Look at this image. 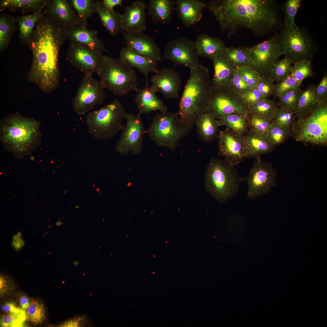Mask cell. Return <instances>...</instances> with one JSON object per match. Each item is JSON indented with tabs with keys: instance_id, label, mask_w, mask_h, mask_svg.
<instances>
[{
	"instance_id": "obj_18",
	"label": "cell",
	"mask_w": 327,
	"mask_h": 327,
	"mask_svg": "<svg viewBox=\"0 0 327 327\" xmlns=\"http://www.w3.org/2000/svg\"><path fill=\"white\" fill-rule=\"evenodd\" d=\"M218 139V154L235 166L247 157L244 136L235 134L228 128L219 132Z\"/></svg>"
},
{
	"instance_id": "obj_17",
	"label": "cell",
	"mask_w": 327,
	"mask_h": 327,
	"mask_svg": "<svg viewBox=\"0 0 327 327\" xmlns=\"http://www.w3.org/2000/svg\"><path fill=\"white\" fill-rule=\"evenodd\" d=\"M104 56L101 52L78 43L70 44L67 54L71 65L84 75H92L96 73L103 63Z\"/></svg>"
},
{
	"instance_id": "obj_57",
	"label": "cell",
	"mask_w": 327,
	"mask_h": 327,
	"mask_svg": "<svg viewBox=\"0 0 327 327\" xmlns=\"http://www.w3.org/2000/svg\"><path fill=\"white\" fill-rule=\"evenodd\" d=\"M11 283L6 276L0 275V295L2 297L9 293L12 288Z\"/></svg>"
},
{
	"instance_id": "obj_9",
	"label": "cell",
	"mask_w": 327,
	"mask_h": 327,
	"mask_svg": "<svg viewBox=\"0 0 327 327\" xmlns=\"http://www.w3.org/2000/svg\"><path fill=\"white\" fill-rule=\"evenodd\" d=\"M280 29L281 51L285 57L293 63L312 60L319 47L306 28L296 26Z\"/></svg>"
},
{
	"instance_id": "obj_36",
	"label": "cell",
	"mask_w": 327,
	"mask_h": 327,
	"mask_svg": "<svg viewBox=\"0 0 327 327\" xmlns=\"http://www.w3.org/2000/svg\"><path fill=\"white\" fill-rule=\"evenodd\" d=\"M18 27L16 18L6 13L0 15V52L8 48L12 35Z\"/></svg>"
},
{
	"instance_id": "obj_56",
	"label": "cell",
	"mask_w": 327,
	"mask_h": 327,
	"mask_svg": "<svg viewBox=\"0 0 327 327\" xmlns=\"http://www.w3.org/2000/svg\"><path fill=\"white\" fill-rule=\"evenodd\" d=\"M86 316H78L64 322L60 327H80L86 325L88 323Z\"/></svg>"
},
{
	"instance_id": "obj_11",
	"label": "cell",
	"mask_w": 327,
	"mask_h": 327,
	"mask_svg": "<svg viewBox=\"0 0 327 327\" xmlns=\"http://www.w3.org/2000/svg\"><path fill=\"white\" fill-rule=\"evenodd\" d=\"M249 61V66L260 75L268 76L282 55L281 38L278 32L267 40L251 47H243Z\"/></svg>"
},
{
	"instance_id": "obj_1",
	"label": "cell",
	"mask_w": 327,
	"mask_h": 327,
	"mask_svg": "<svg viewBox=\"0 0 327 327\" xmlns=\"http://www.w3.org/2000/svg\"><path fill=\"white\" fill-rule=\"evenodd\" d=\"M208 8L229 37L241 27L249 29L256 36L267 35L278 32L282 25L275 0H212Z\"/></svg>"
},
{
	"instance_id": "obj_49",
	"label": "cell",
	"mask_w": 327,
	"mask_h": 327,
	"mask_svg": "<svg viewBox=\"0 0 327 327\" xmlns=\"http://www.w3.org/2000/svg\"><path fill=\"white\" fill-rule=\"evenodd\" d=\"M300 85L290 75L275 84L272 95L279 98L287 92L299 88Z\"/></svg>"
},
{
	"instance_id": "obj_6",
	"label": "cell",
	"mask_w": 327,
	"mask_h": 327,
	"mask_svg": "<svg viewBox=\"0 0 327 327\" xmlns=\"http://www.w3.org/2000/svg\"><path fill=\"white\" fill-rule=\"evenodd\" d=\"M96 73L104 88L115 95H124L138 90L135 71L128 63L120 58L104 55L103 63Z\"/></svg>"
},
{
	"instance_id": "obj_38",
	"label": "cell",
	"mask_w": 327,
	"mask_h": 327,
	"mask_svg": "<svg viewBox=\"0 0 327 327\" xmlns=\"http://www.w3.org/2000/svg\"><path fill=\"white\" fill-rule=\"evenodd\" d=\"M74 8L80 21V25H88L87 19L96 12V1L94 0H70Z\"/></svg>"
},
{
	"instance_id": "obj_2",
	"label": "cell",
	"mask_w": 327,
	"mask_h": 327,
	"mask_svg": "<svg viewBox=\"0 0 327 327\" xmlns=\"http://www.w3.org/2000/svg\"><path fill=\"white\" fill-rule=\"evenodd\" d=\"M67 29L46 15L35 25L27 45L32 60L29 81L46 93L59 85V58L61 48L67 39Z\"/></svg>"
},
{
	"instance_id": "obj_61",
	"label": "cell",
	"mask_w": 327,
	"mask_h": 327,
	"mask_svg": "<svg viewBox=\"0 0 327 327\" xmlns=\"http://www.w3.org/2000/svg\"><path fill=\"white\" fill-rule=\"evenodd\" d=\"M122 0H103L102 1L104 6L107 9L113 10L114 8L117 5H122Z\"/></svg>"
},
{
	"instance_id": "obj_14",
	"label": "cell",
	"mask_w": 327,
	"mask_h": 327,
	"mask_svg": "<svg viewBox=\"0 0 327 327\" xmlns=\"http://www.w3.org/2000/svg\"><path fill=\"white\" fill-rule=\"evenodd\" d=\"M141 114L140 111L136 115L126 113V124L123 126L120 137L115 145L116 151L121 155H126L129 152L134 155L141 153L143 135L145 133Z\"/></svg>"
},
{
	"instance_id": "obj_37",
	"label": "cell",
	"mask_w": 327,
	"mask_h": 327,
	"mask_svg": "<svg viewBox=\"0 0 327 327\" xmlns=\"http://www.w3.org/2000/svg\"><path fill=\"white\" fill-rule=\"evenodd\" d=\"M221 126H225L234 133L245 136L248 132L249 125L246 117L236 114L224 115L218 119Z\"/></svg>"
},
{
	"instance_id": "obj_7",
	"label": "cell",
	"mask_w": 327,
	"mask_h": 327,
	"mask_svg": "<svg viewBox=\"0 0 327 327\" xmlns=\"http://www.w3.org/2000/svg\"><path fill=\"white\" fill-rule=\"evenodd\" d=\"M126 113L123 105L115 99L101 109L88 113L85 119L88 131L96 140L111 138L121 130Z\"/></svg>"
},
{
	"instance_id": "obj_64",
	"label": "cell",
	"mask_w": 327,
	"mask_h": 327,
	"mask_svg": "<svg viewBox=\"0 0 327 327\" xmlns=\"http://www.w3.org/2000/svg\"><path fill=\"white\" fill-rule=\"evenodd\" d=\"M79 206L78 205L75 206L74 207L76 209H78L79 208Z\"/></svg>"
},
{
	"instance_id": "obj_23",
	"label": "cell",
	"mask_w": 327,
	"mask_h": 327,
	"mask_svg": "<svg viewBox=\"0 0 327 327\" xmlns=\"http://www.w3.org/2000/svg\"><path fill=\"white\" fill-rule=\"evenodd\" d=\"M97 31L77 25L67 29V38L71 43H78L101 52H108L103 41L97 36Z\"/></svg>"
},
{
	"instance_id": "obj_16",
	"label": "cell",
	"mask_w": 327,
	"mask_h": 327,
	"mask_svg": "<svg viewBox=\"0 0 327 327\" xmlns=\"http://www.w3.org/2000/svg\"><path fill=\"white\" fill-rule=\"evenodd\" d=\"M199 56L195 42L181 37L167 44L161 60H170L174 67L182 64L190 69L199 64Z\"/></svg>"
},
{
	"instance_id": "obj_8",
	"label": "cell",
	"mask_w": 327,
	"mask_h": 327,
	"mask_svg": "<svg viewBox=\"0 0 327 327\" xmlns=\"http://www.w3.org/2000/svg\"><path fill=\"white\" fill-rule=\"evenodd\" d=\"M152 121L145 133H147L150 139L158 146L172 150L176 149L181 140L193 127L182 122L178 112L156 113Z\"/></svg>"
},
{
	"instance_id": "obj_26",
	"label": "cell",
	"mask_w": 327,
	"mask_h": 327,
	"mask_svg": "<svg viewBox=\"0 0 327 327\" xmlns=\"http://www.w3.org/2000/svg\"><path fill=\"white\" fill-rule=\"evenodd\" d=\"M120 58L124 60L132 68H137L146 78L151 72L156 73L157 61L148 58L127 46L123 48L120 53Z\"/></svg>"
},
{
	"instance_id": "obj_15",
	"label": "cell",
	"mask_w": 327,
	"mask_h": 327,
	"mask_svg": "<svg viewBox=\"0 0 327 327\" xmlns=\"http://www.w3.org/2000/svg\"><path fill=\"white\" fill-rule=\"evenodd\" d=\"M104 89L100 80L94 78L92 75H84L72 100L74 111L83 114L102 104L104 99Z\"/></svg>"
},
{
	"instance_id": "obj_58",
	"label": "cell",
	"mask_w": 327,
	"mask_h": 327,
	"mask_svg": "<svg viewBox=\"0 0 327 327\" xmlns=\"http://www.w3.org/2000/svg\"><path fill=\"white\" fill-rule=\"evenodd\" d=\"M25 242L22 237L21 233L18 231L13 236L12 246L16 251L20 250L25 245Z\"/></svg>"
},
{
	"instance_id": "obj_27",
	"label": "cell",
	"mask_w": 327,
	"mask_h": 327,
	"mask_svg": "<svg viewBox=\"0 0 327 327\" xmlns=\"http://www.w3.org/2000/svg\"><path fill=\"white\" fill-rule=\"evenodd\" d=\"M134 101L137 108L142 114H149L159 111L160 113L167 111V107L164 102L153 92L148 86L136 91Z\"/></svg>"
},
{
	"instance_id": "obj_39",
	"label": "cell",
	"mask_w": 327,
	"mask_h": 327,
	"mask_svg": "<svg viewBox=\"0 0 327 327\" xmlns=\"http://www.w3.org/2000/svg\"><path fill=\"white\" fill-rule=\"evenodd\" d=\"M302 2L301 0H287L281 6L279 5L283 15L281 28L297 26L295 22V18Z\"/></svg>"
},
{
	"instance_id": "obj_31",
	"label": "cell",
	"mask_w": 327,
	"mask_h": 327,
	"mask_svg": "<svg viewBox=\"0 0 327 327\" xmlns=\"http://www.w3.org/2000/svg\"><path fill=\"white\" fill-rule=\"evenodd\" d=\"M175 2L172 0H150L147 6L152 21L164 24L170 21Z\"/></svg>"
},
{
	"instance_id": "obj_13",
	"label": "cell",
	"mask_w": 327,
	"mask_h": 327,
	"mask_svg": "<svg viewBox=\"0 0 327 327\" xmlns=\"http://www.w3.org/2000/svg\"><path fill=\"white\" fill-rule=\"evenodd\" d=\"M207 112L216 119L231 114L247 118L250 114L249 106L230 87L211 90Z\"/></svg>"
},
{
	"instance_id": "obj_53",
	"label": "cell",
	"mask_w": 327,
	"mask_h": 327,
	"mask_svg": "<svg viewBox=\"0 0 327 327\" xmlns=\"http://www.w3.org/2000/svg\"><path fill=\"white\" fill-rule=\"evenodd\" d=\"M230 87L238 95L245 92L250 88L243 79L237 68H236L231 79Z\"/></svg>"
},
{
	"instance_id": "obj_40",
	"label": "cell",
	"mask_w": 327,
	"mask_h": 327,
	"mask_svg": "<svg viewBox=\"0 0 327 327\" xmlns=\"http://www.w3.org/2000/svg\"><path fill=\"white\" fill-rule=\"evenodd\" d=\"M277 104L268 98L263 99L249 106V114L263 117L272 121L278 108Z\"/></svg>"
},
{
	"instance_id": "obj_60",
	"label": "cell",
	"mask_w": 327,
	"mask_h": 327,
	"mask_svg": "<svg viewBox=\"0 0 327 327\" xmlns=\"http://www.w3.org/2000/svg\"><path fill=\"white\" fill-rule=\"evenodd\" d=\"M31 300L25 295H23L20 296L19 303L21 309L26 312L31 304Z\"/></svg>"
},
{
	"instance_id": "obj_45",
	"label": "cell",
	"mask_w": 327,
	"mask_h": 327,
	"mask_svg": "<svg viewBox=\"0 0 327 327\" xmlns=\"http://www.w3.org/2000/svg\"><path fill=\"white\" fill-rule=\"evenodd\" d=\"M291 130L290 126L282 127L272 122L267 133V137L274 147L285 140L289 135Z\"/></svg>"
},
{
	"instance_id": "obj_48",
	"label": "cell",
	"mask_w": 327,
	"mask_h": 327,
	"mask_svg": "<svg viewBox=\"0 0 327 327\" xmlns=\"http://www.w3.org/2000/svg\"><path fill=\"white\" fill-rule=\"evenodd\" d=\"M295 117L293 111L280 107L276 110L272 121L281 126L290 127L294 124Z\"/></svg>"
},
{
	"instance_id": "obj_52",
	"label": "cell",
	"mask_w": 327,
	"mask_h": 327,
	"mask_svg": "<svg viewBox=\"0 0 327 327\" xmlns=\"http://www.w3.org/2000/svg\"><path fill=\"white\" fill-rule=\"evenodd\" d=\"M243 79L250 88L256 87L260 75L249 66L237 68Z\"/></svg>"
},
{
	"instance_id": "obj_44",
	"label": "cell",
	"mask_w": 327,
	"mask_h": 327,
	"mask_svg": "<svg viewBox=\"0 0 327 327\" xmlns=\"http://www.w3.org/2000/svg\"><path fill=\"white\" fill-rule=\"evenodd\" d=\"M26 319L34 325L42 324L45 320V309L44 305L32 299L26 311Z\"/></svg>"
},
{
	"instance_id": "obj_20",
	"label": "cell",
	"mask_w": 327,
	"mask_h": 327,
	"mask_svg": "<svg viewBox=\"0 0 327 327\" xmlns=\"http://www.w3.org/2000/svg\"><path fill=\"white\" fill-rule=\"evenodd\" d=\"M44 9L46 15L67 29L80 25L76 11L70 0H48Z\"/></svg>"
},
{
	"instance_id": "obj_35",
	"label": "cell",
	"mask_w": 327,
	"mask_h": 327,
	"mask_svg": "<svg viewBox=\"0 0 327 327\" xmlns=\"http://www.w3.org/2000/svg\"><path fill=\"white\" fill-rule=\"evenodd\" d=\"M316 87L311 86L302 91L297 104L294 111L298 119L303 118L310 114L318 104L315 94Z\"/></svg>"
},
{
	"instance_id": "obj_3",
	"label": "cell",
	"mask_w": 327,
	"mask_h": 327,
	"mask_svg": "<svg viewBox=\"0 0 327 327\" xmlns=\"http://www.w3.org/2000/svg\"><path fill=\"white\" fill-rule=\"evenodd\" d=\"M190 77L179 103L180 119L193 127L202 114L207 112L211 89L208 69L198 64L191 68Z\"/></svg>"
},
{
	"instance_id": "obj_30",
	"label": "cell",
	"mask_w": 327,
	"mask_h": 327,
	"mask_svg": "<svg viewBox=\"0 0 327 327\" xmlns=\"http://www.w3.org/2000/svg\"><path fill=\"white\" fill-rule=\"evenodd\" d=\"M195 124L199 137L206 142L214 140L220 131L219 120L207 112L200 116Z\"/></svg>"
},
{
	"instance_id": "obj_19",
	"label": "cell",
	"mask_w": 327,
	"mask_h": 327,
	"mask_svg": "<svg viewBox=\"0 0 327 327\" xmlns=\"http://www.w3.org/2000/svg\"><path fill=\"white\" fill-rule=\"evenodd\" d=\"M151 90L162 93L167 99L178 98L181 84L179 73L169 68L157 70L151 78Z\"/></svg>"
},
{
	"instance_id": "obj_24",
	"label": "cell",
	"mask_w": 327,
	"mask_h": 327,
	"mask_svg": "<svg viewBox=\"0 0 327 327\" xmlns=\"http://www.w3.org/2000/svg\"><path fill=\"white\" fill-rule=\"evenodd\" d=\"M214 69L213 78L211 81V90L230 87V82L236 67L224 54L212 59Z\"/></svg>"
},
{
	"instance_id": "obj_41",
	"label": "cell",
	"mask_w": 327,
	"mask_h": 327,
	"mask_svg": "<svg viewBox=\"0 0 327 327\" xmlns=\"http://www.w3.org/2000/svg\"><path fill=\"white\" fill-rule=\"evenodd\" d=\"M223 54L236 68L249 66V60L243 47H226Z\"/></svg>"
},
{
	"instance_id": "obj_54",
	"label": "cell",
	"mask_w": 327,
	"mask_h": 327,
	"mask_svg": "<svg viewBox=\"0 0 327 327\" xmlns=\"http://www.w3.org/2000/svg\"><path fill=\"white\" fill-rule=\"evenodd\" d=\"M239 95L244 102L248 106L266 99L256 87L250 88Z\"/></svg>"
},
{
	"instance_id": "obj_63",
	"label": "cell",
	"mask_w": 327,
	"mask_h": 327,
	"mask_svg": "<svg viewBox=\"0 0 327 327\" xmlns=\"http://www.w3.org/2000/svg\"><path fill=\"white\" fill-rule=\"evenodd\" d=\"M79 263L78 261H74L73 262V264L74 266H77L79 264Z\"/></svg>"
},
{
	"instance_id": "obj_28",
	"label": "cell",
	"mask_w": 327,
	"mask_h": 327,
	"mask_svg": "<svg viewBox=\"0 0 327 327\" xmlns=\"http://www.w3.org/2000/svg\"><path fill=\"white\" fill-rule=\"evenodd\" d=\"M244 137L247 158L260 156L270 152L274 149L269 140L267 133L259 134L250 129Z\"/></svg>"
},
{
	"instance_id": "obj_22",
	"label": "cell",
	"mask_w": 327,
	"mask_h": 327,
	"mask_svg": "<svg viewBox=\"0 0 327 327\" xmlns=\"http://www.w3.org/2000/svg\"><path fill=\"white\" fill-rule=\"evenodd\" d=\"M127 46L144 56L157 62L161 60L160 50L154 39L143 32L124 33Z\"/></svg>"
},
{
	"instance_id": "obj_4",
	"label": "cell",
	"mask_w": 327,
	"mask_h": 327,
	"mask_svg": "<svg viewBox=\"0 0 327 327\" xmlns=\"http://www.w3.org/2000/svg\"><path fill=\"white\" fill-rule=\"evenodd\" d=\"M1 123L2 141L6 149L12 152L25 154L39 143L40 123L38 121L17 113L6 117Z\"/></svg>"
},
{
	"instance_id": "obj_5",
	"label": "cell",
	"mask_w": 327,
	"mask_h": 327,
	"mask_svg": "<svg viewBox=\"0 0 327 327\" xmlns=\"http://www.w3.org/2000/svg\"><path fill=\"white\" fill-rule=\"evenodd\" d=\"M233 166L225 159L211 158L205 174L206 192L218 202L224 203L235 197L245 178L240 177Z\"/></svg>"
},
{
	"instance_id": "obj_34",
	"label": "cell",
	"mask_w": 327,
	"mask_h": 327,
	"mask_svg": "<svg viewBox=\"0 0 327 327\" xmlns=\"http://www.w3.org/2000/svg\"><path fill=\"white\" fill-rule=\"evenodd\" d=\"M44 10L33 13L23 15L16 18L18 28L19 37L21 45L28 44L33 30L38 20L46 14Z\"/></svg>"
},
{
	"instance_id": "obj_32",
	"label": "cell",
	"mask_w": 327,
	"mask_h": 327,
	"mask_svg": "<svg viewBox=\"0 0 327 327\" xmlns=\"http://www.w3.org/2000/svg\"><path fill=\"white\" fill-rule=\"evenodd\" d=\"M96 12L99 15L103 25L111 36L116 35L121 31V14L118 12L107 8L102 1H96Z\"/></svg>"
},
{
	"instance_id": "obj_59",
	"label": "cell",
	"mask_w": 327,
	"mask_h": 327,
	"mask_svg": "<svg viewBox=\"0 0 327 327\" xmlns=\"http://www.w3.org/2000/svg\"><path fill=\"white\" fill-rule=\"evenodd\" d=\"M1 309L3 312L7 313H18L24 311L18 307L15 303L12 301L5 303L2 305Z\"/></svg>"
},
{
	"instance_id": "obj_29",
	"label": "cell",
	"mask_w": 327,
	"mask_h": 327,
	"mask_svg": "<svg viewBox=\"0 0 327 327\" xmlns=\"http://www.w3.org/2000/svg\"><path fill=\"white\" fill-rule=\"evenodd\" d=\"M199 56L211 60L223 54L225 43L219 38H213L205 33L197 36L195 42Z\"/></svg>"
},
{
	"instance_id": "obj_43",
	"label": "cell",
	"mask_w": 327,
	"mask_h": 327,
	"mask_svg": "<svg viewBox=\"0 0 327 327\" xmlns=\"http://www.w3.org/2000/svg\"><path fill=\"white\" fill-rule=\"evenodd\" d=\"M293 63L291 75L300 84L304 80L313 74L311 60L300 61Z\"/></svg>"
},
{
	"instance_id": "obj_51",
	"label": "cell",
	"mask_w": 327,
	"mask_h": 327,
	"mask_svg": "<svg viewBox=\"0 0 327 327\" xmlns=\"http://www.w3.org/2000/svg\"><path fill=\"white\" fill-rule=\"evenodd\" d=\"M274 80L269 75L260 76L256 87L266 98L272 95L275 84Z\"/></svg>"
},
{
	"instance_id": "obj_42",
	"label": "cell",
	"mask_w": 327,
	"mask_h": 327,
	"mask_svg": "<svg viewBox=\"0 0 327 327\" xmlns=\"http://www.w3.org/2000/svg\"><path fill=\"white\" fill-rule=\"evenodd\" d=\"M291 61L285 57L278 60L274 64L269 76L277 83L279 82L291 75Z\"/></svg>"
},
{
	"instance_id": "obj_33",
	"label": "cell",
	"mask_w": 327,
	"mask_h": 327,
	"mask_svg": "<svg viewBox=\"0 0 327 327\" xmlns=\"http://www.w3.org/2000/svg\"><path fill=\"white\" fill-rule=\"evenodd\" d=\"M48 0H1L0 11L6 8L11 12L17 10L30 12L33 13L42 12Z\"/></svg>"
},
{
	"instance_id": "obj_55",
	"label": "cell",
	"mask_w": 327,
	"mask_h": 327,
	"mask_svg": "<svg viewBox=\"0 0 327 327\" xmlns=\"http://www.w3.org/2000/svg\"><path fill=\"white\" fill-rule=\"evenodd\" d=\"M315 94L318 103L325 102L327 97V77L324 76L317 87H316Z\"/></svg>"
},
{
	"instance_id": "obj_46",
	"label": "cell",
	"mask_w": 327,
	"mask_h": 327,
	"mask_svg": "<svg viewBox=\"0 0 327 327\" xmlns=\"http://www.w3.org/2000/svg\"><path fill=\"white\" fill-rule=\"evenodd\" d=\"M247 118L250 129L259 134L267 133L272 123L266 118L250 114Z\"/></svg>"
},
{
	"instance_id": "obj_10",
	"label": "cell",
	"mask_w": 327,
	"mask_h": 327,
	"mask_svg": "<svg viewBox=\"0 0 327 327\" xmlns=\"http://www.w3.org/2000/svg\"><path fill=\"white\" fill-rule=\"evenodd\" d=\"M294 129L295 138L305 143L325 145L327 142V106L318 103L304 117L298 119Z\"/></svg>"
},
{
	"instance_id": "obj_25",
	"label": "cell",
	"mask_w": 327,
	"mask_h": 327,
	"mask_svg": "<svg viewBox=\"0 0 327 327\" xmlns=\"http://www.w3.org/2000/svg\"><path fill=\"white\" fill-rule=\"evenodd\" d=\"M178 16L187 27L193 26L202 18L203 10L206 6L198 0H177L175 1Z\"/></svg>"
},
{
	"instance_id": "obj_12",
	"label": "cell",
	"mask_w": 327,
	"mask_h": 327,
	"mask_svg": "<svg viewBox=\"0 0 327 327\" xmlns=\"http://www.w3.org/2000/svg\"><path fill=\"white\" fill-rule=\"evenodd\" d=\"M245 181L247 184V197L254 200L270 192L276 185L277 172L272 164L263 161L260 156L255 157Z\"/></svg>"
},
{
	"instance_id": "obj_21",
	"label": "cell",
	"mask_w": 327,
	"mask_h": 327,
	"mask_svg": "<svg viewBox=\"0 0 327 327\" xmlns=\"http://www.w3.org/2000/svg\"><path fill=\"white\" fill-rule=\"evenodd\" d=\"M147 6L143 1H137L127 6L121 15V29L127 33L143 32L146 28L145 9Z\"/></svg>"
},
{
	"instance_id": "obj_47",
	"label": "cell",
	"mask_w": 327,
	"mask_h": 327,
	"mask_svg": "<svg viewBox=\"0 0 327 327\" xmlns=\"http://www.w3.org/2000/svg\"><path fill=\"white\" fill-rule=\"evenodd\" d=\"M302 91L299 88L287 92L279 98L277 104L280 107L294 111Z\"/></svg>"
},
{
	"instance_id": "obj_50",
	"label": "cell",
	"mask_w": 327,
	"mask_h": 327,
	"mask_svg": "<svg viewBox=\"0 0 327 327\" xmlns=\"http://www.w3.org/2000/svg\"><path fill=\"white\" fill-rule=\"evenodd\" d=\"M26 319L25 312L18 313H7L0 318V326L22 327Z\"/></svg>"
},
{
	"instance_id": "obj_62",
	"label": "cell",
	"mask_w": 327,
	"mask_h": 327,
	"mask_svg": "<svg viewBox=\"0 0 327 327\" xmlns=\"http://www.w3.org/2000/svg\"><path fill=\"white\" fill-rule=\"evenodd\" d=\"M63 223L61 221V220H58L56 223V225L57 226H61Z\"/></svg>"
}]
</instances>
